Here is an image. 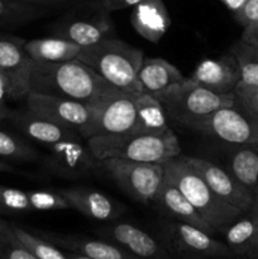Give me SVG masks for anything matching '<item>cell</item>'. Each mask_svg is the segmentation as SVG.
<instances>
[{
	"instance_id": "11",
	"label": "cell",
	"mask_w": 258,
	"mask_h": 259,
	"mask_svg": "<svg viewBox=\"0 0 258 259\" xmlns=\"http://www.w3.org/2000/svg\"><path fill=\"white\" fill-rule=\"evenodd\" d=\"M27 109L39 115L63 124L88 138L94 118V108L78 101L56 96L29 93L25 98Z\"/></svg>"
},
{
	"instance_id": "44",
	"label": "cell",
	"mask_w": 258,
	"mask_h": 259,
	"mask_svg": "<svg viewBox=\"0 0 258 259\" xmlns=\"http://www.w3.org/2000/svg\"><path fill=\"white\" fill-rule=\"evenodd\" d=\"M257 197H258V195H257ZM257 197H255V199H257Z\"/></svg>"
},
{
	"instance_id": "35",
	"label": "cell",
	"mask_w": 258,
	"mask_h": 259,
	"mask_svg": "<svg viewBox=\"0 0 258 259\" xmlns=\"http://www.w3.org/2000/svg\"><path fill=\"white\" fill-rule=\"evenodd\" d=\"M18 2H24L28 4L38 5V7L47 8V9H60V8H70L71 5L81 2V0H18Z\"/></svg>"
},
{
	"instance_id": "15",
	"label": "cell",
	"mask_w": 258,
	"mask_h": 259,
	"mask_svg": "<svg viewBox=\"0 0 258 259\" xmlns=\"http://www.w3.org/2000/svg\"><path fill=\"white\" fill-rule=\"evenodd\" d=\"M96 233L139 259H171L163 243L129 223H113L99 228Z\"/></svg>"
},
{
	"instance_id": "6",
	"label": "cell",
	"mask_w": 258,
	"mask_h": 259,
	"mask_svg": "<svg viewBox=\"0 0 258 259\" xmlns=\"http://www.w3.org/2000/svg\"><path fill=\"white\" fill-rule=\"evenodd\" d=\"M164 109L166 116L175 123L190 128L219 109L234 104V93L219 95L187 80L154 96Z\"/></svg>"
},
{
	"instance_id": "36",
	"label": "cell",
	"mask_w": 258,
	"mask_h": 259,
	"mask_svg": "<svg viewBox=\"0 0 258 259\" xmlns=\"http://www.w3.org/2000/svg\"><path fill=\"white\" fill-rule=\"evenodd\" d=\"M99 4L106 9L108 12L113 13L115 10L126 9V8H133L137 4L142 3L143 0H98Z\"/></svg>"
},
{
	"instance_id": "4",
	"label": "cell",
	"mask_w": 258,
	"mask_h": 259,
	"mask_svg": "<svg viewBox=\"0 0 258 259\" xmlns=\"http://www.w3.org/2000/svg\"><path fill=\"white\" fill-rule=\"evenodd\" d=\"M143 52L118 38L82 47L77 60L95 71L118 90L141 94L137 73L143 61Z\"/></svg>"
},
{
	"instance_id": "27",
	"label": "cell",
	"mask_w": 258,
	"mask_h": 259,
	"mask_svg": "<svg viewBox=\"0 0 258 259\" xmlns=\"http://www.w3.org/2000/svg\"><path fill=\"white\" fill-rule=\"evenodd\" d=\"M137 123L133 134H163L169 131L166 113L158 99L148 94H137Z\"/></svg>"
},
{
	"instance_id": "40",
	"label": "cell",
	"mask_w": 258,
	"mask_h": 259,
	"mask_svg": "<svg viewBox=\"0 0 258 259\" xmlns=\"http://www.w3.org/2000/svg\"><path fill=\"white\" fill-rule=\"evenodd\" d=\"M247 258L248 259H258V232H257V234H255L254 242H253V245H252V248H250L249 253H248Z\"/></svg>"
},
{
	"instance_id": "18",
	"label": "cell",
	"mask_w": 258,
	"mask_h": 259,
	"mask_svg": "<svg viewBox=\"0 0 258 259\" xmlns=\"http://www.w3.org/2000/svg\"><path fill=\"white\" fill-rule=\"evenodd\" d=\"M70 209L58 191L37 190L23 191L0 185V212L20 214L30 211H55Z\"/></svg>"
},
{
	"instance_id": "25",
	"label": "cell",
	"mask_w": 258,
	"mask_h": 259,
	"mask_svg": "<svg viewBox=\"0 0 258 259\" xmlns=\"http://www.w3.org/2000/svg\"><path fill=\"white\" fill-rule=\"evenodd\" d=\"M227 171L254 197L258 195V146H233Z\"/></svg>"
},
{
	"instance_id": "45",
	"label": "cell",
	"mask_w": 258,
	"mask_h": 259,
	"mask_svg": "<svg viewBox=\"0 0 258 259\" xmlns=\"http://www.w3.org/2000/svg\"><path fill=\"white\" fill-rule=\"evenodd\" d=\"M255 200H258V197H257V199H255Z\"/></svg>"
},
{
	"instance_id": "17",
	"label": "cell",
	"mask_w": 258,
	"mask_h": 259,
	"mask_svg": "<svg viewBox=\"0 0 258 259\" xmlns=\"http://www.w3.org/2000/svg\"><path fill=\"white\" fill-rule=\"evenodd\" d=\"M57 191L67 201L70 209L76 210L88 219L113 222L124 211L120 204L98 190L77 186L58 189Z\"/></svg>"
},
{
	"instance_id": "34",
	"label": "cell",
	"mask_w": 258,
	"mask_h": 259,
	"mask_svg": "<svg viewBox=\"0 0 258 259\" xmlns=\"http://www.w3.org/2000/svg\"><path fill=\"white\" fill-rule=\"evenodd\" d=\"M234 18L243 28L258 22V0H247L244 7L235 13Z\"/></svg>"
},
{
	"instance_id": "5",
	"label": "cell",
	"mask_w": 258,
	"mask_h": 259,
	"mask_svg": "<svg viewBox=\"0 0 258 259\" xmlns=\"http://www.w3.org/2000/svg\"><path fill=\"white\" fill-rule=\"evenodd\" d=\"M51 33L81 47H89L115 38V27L111 13L98 0H81L51 25Z\"/></svg>"
},
{
	"instance_id": "12",
	"label": "cell",
	"mask_w": 258,
	"mask_h": 259,
	"mask_svg": "<svg viewBox=\"0 0 258 259\" xmlns=\"http://www.w3.org/2000/svg\"><path fill=\"white\" fill-rule=\"evenodd\" d=\"M47 147L46 167L57 176L80 179L99 167V161L93 156L88 144L85 146L80 138L66 139Z\"/></svg>"
},
{
	"instance_id": "14",
	"label": "cell",
	"mask_w": 258,
	"mask_h": 259,
	"mask_svg": "<svg viewBox=\"0 0 258 259\" xmlns=\"http://www.w3.org/2000/svg\"><path fill=\"white\" fill-rule=\"evenodd\" d=\"M25 39L0 33V72L12 85L10 99L27 98L29 94V76L33 60L24 50Z\"/></svg>"
},
{
	"instance_id": "41",
	"label": "cell",
	"mask_w": 258,
	"mask_h": 259,
	"mask_svg": "<svg viewBox=\"0 0 258 259\" xmlns=\"http://www.w3.org/2000/svg\"><path fill=\"white\" fill-rule=\"evenodd\" d=\"M10 115H12V111L0 100V120H3V119H9Z\"/></svg>"
},
{
	"instance_id": "21",
	"label": "cell",
	"mask_w": 258,
	"mask_h": 259,
	"mask_svg": "<svg viewBox=\"0 0 258 259\" xmlns=\"http://www.w3.org/2000/svg\"><path fill=\"white\" fill-rule=\"evenodd\" d=\"M42 238L53 243L61 249L78 253V254L93 259H139L108 240L90 239V238L80 237V235L56 234V233L46 232L42 233Z\"/></svg>"
},
{
	"instance_id": "31",
	"label": "cell",
	"mask_w": 258,
	"mask_h": 259,
	"mask_svg": "<svg viewBox=\"0 0 258 259\" xmlns=\"http://www.w3.org/2000/svg\"><path fill=\"white\" fill-rule=\"evenodd\" d=\"M10 225H12L13 232L17 235L18 239L38 259H68L67 254L63 253L61 248H58L53 243L48 242L45 238L37 237V235L32 234L28 230L23 229L15 224Z\"/></svg>"
},
{
	"instance_id": "3",
	"label": "cell",
	"mask_w": 258,
	"mask_h": 259,
	"mask_svg": "<svg viewBox=\"0 0 258 259\" xmlns=\"http://www.w3.org/2000/svg\"><path fill=\"white\" fill-rule=\"evenodd\" d=\"M164 180L176 186L205 222L217 233L224 230L244 211L223 201L190 166L186 156H177L163 164Z\"/></svg>"
},
{
	"instance_id": "19",
	"label": "cell",
	"mask_w": 258,
	"mask_h": 259,
	"mask_svg": "<svg viewBox=\"0 0 258 259\" xmlns=\"http://www.w3.org/2000/svg\"><path fill=\"white\" fill-rule=\"evenodd\" d=\"M9 119L23 136L46 146H51L66 139L81 138V134L75 129L33 113L29 109L12 113Z\"/></svg>"
},
{
	"instance_id": "37",
	"label": "cell",
	"mask_w": 258,
	"mask_h": 259,
	"mask_svg": "<svg viewBox=\"0 0 258 259\" xmlns=\"http://www.w3.org/2000/svg\"><path fill=\"white\" fill-rule=\"evenodd\" d=\"M240 39L258 47V22L252 23V24L244 27Z\"/></svg>"
},
{
	"instance_id": "24",
	"label": "cell",
	"mask_w": 258,
	"mask_h": 259,
	"mask_svg": "<svg viewBox=\"0 0 258 259\" xmlns=\"http://www.w3.org/2000/svg\"><path fill=\"white\" fill-rule=\"evenodd\" d=\"M24 50L34 62H68L77 60L82 47L65 38L50 35L25 40Z\"/></svg>"
},
{
	"instance_id": "20",
	"label": "cell",
	"mask_w": 258,
	"mask_h": 259,
	"mask_svg": "<svg viewBox=\"0 0 258 259\" xmlns=\"http://www.w3.org/2000/svg\"><path fill=\"white\" fill-rule=\"evenodd\" d=\"M153 202L156 204L159 212H162L164 217L169 218V220L192 225L210 235H214L217 233L205 222L204 218L192 206L191 202L184 196V194L166 180L157 192V196Z\"/></svg>"
},
{
	"instance_id": "39",
	"label": "cell",
	"mask_w": 258,
	"mask_h": 259,
	"mask_svg": "<svg viewBox=\"0 0 258 259\" xmlns=\"http://www.w3.org/2000/svg\"><path fill=\"white\" fill-rule=\"evenodd\" d=\"M222 3L233 13V14H235V13H238L243 7H244L247 0H222Z\"/></svg>"
},
{
	"instance_id": "8",
	"label": "cell",
	"mask_w": 258,
	"mask_h": 259,
	"mask_svg": "<svg viewBox=\"0 0 258 259\" xmlns=\"http://www.w3.org/2000/svg\"><path fill=\"white\" fill-rule=\"evenodd\" d=\"M189 129L230 146H258V115L235 101L232 106L214 111Z\"/></svg>"
},
{
	"instance_id": "2",
	"label": "cell",
	"mask_w": 258,
	"mask_h": 259,
	"mask_svg": "<svg viewBox=\"0 0 258 259\" xmlns=\"http://www.w3.org/2000/svg\"><path fill=\"white\" fill-rule=\"evenodd\" d=\"M86 142L98 161L119 158L164 164L181 154L179 139L171 129L163 134L93 136L86 139Z\"/></svg>"
},
{
	"instance_id": "30",
	"label": "cell",
	"mask_w": 258,
	"mask_h": 259,
	"mask_svg": "<svg viewBox=\"0 0 258 259\" xmlns=\"http://www.w3.org/2000/svg\"><path fill=\"white\" fill-rule=\"evenodd\" d=\"M0 158L4 161L27 163L35 161L38 153L24 139L0 129Z\"/></svg>"
},
{
	"instance_id": "33",
	"label": "cell",
	"mask_w": 258,
	"mask_h": 259,
	"mask_svg": "<svg viewBox=\"0 0 258 259\" xmlns=\"http://www.w3.org/2000/svg\"><path fill=\"white\" fill-rule=\"evenodd\" d=\"M234 101L258 115V86L239 82L234 90Z\"/></svg>"
},
{
	"instance_id": "43",
	"label": "cell",
	"mask_w": 258,
	"mask_h": 259,
	"mask_svg": "<svg viewBox=\"0 0 258 259\" xmlns=\"http://www.w3.org/2000/svg\"><path fill=\"white\" fill-rule=\"evenodd\" d=\"M67 257L68 259H93V258L86 257V255L78 254V253H72V252H67Z\"/></svg>"
},
{
	"instance_id": "7",
	"label": "cell",
	"mask_w": 258,
	"mask_h": 259,
	"mask_svg": "<svg viewBox=\"0 0 258 259\" xmlns=\"http://www.w3.org/2000/svg\"><path fill=\"white\" fill-rule=\"evenodd\" d=\"M99 167L121 191L144 205L154 201L164 181L163 164L106 158L99 161Z\"/></svg>"
},
{
	"instance_id": "16",
	"label": "cell",
	"mask_w": 258,
	"mask_h": 259,
	"mask_svg": "<svg viewBox=\"0 0 258 259\" xmlns=\"http://www.w3.org/2000/svg\"><path fill=\"white\" fill-rule=\"evenodd\" d=\"M187 80L214 94L229 95L240 82L239 66L229 51L218 58L201 61Z\"/></svg>"
},
{
	"instance_id": "13",
	"label": "cell",
	"mask_w": 258,
	"mask_h": 259,
	"mask_svg": "<svg viewBox=\"0 0 258 259\" xmlns=\"http://www.w3.org/2000/svg\"><path fill=\"white\" fill-rule=\"evenodd\" d=\"M190 166L200 175L205 184L223 201L232 206L248 211L254 205L255 197L243 187L229 172L223 167L212 163L206 158L200 157H186Z\"/></svg>"
},
{
	"instance_id": "10",
	"label": "cell",
	"mask_w": 258,
	"mask_h": 259,
	"mask_svg": "<svg viewBox=\"0 0 258 259\" xmlns=\"http://www.w3.org/2000/svg\"><path fill=\"white\" fill-rule=\"evenodd\" d=\"M136 96L137 94L120 91L93 106L94 118L88 138L93 136L133 134L137 123Z\"/></svg>"
},
{
	"instance_id": "22",
	"label": "cell",
	"mask_w": 258,
	"mask_h": 259,
	"mask_svg": "<svg viewBox=\"0 0 258 259\" xmlns=\"http://www.w3.org/2000/svg\"><path fill=\"white\" fill-rule=\"evenodd\" d=\"M131 24L146 40L159 43L171 27V18L162 0H143L133 7Z\"/></svg>"
},
{
	"instance_id": "26",
	"label": "cell",
	"mask_w": 258,
	"mask_h": 259,
	"mask_svg": "<svg viewBox=\"0 0 258 259\" xmlns=\"http://www.w3.org/2000/svg\"><path fill=\"white\" fill-rule=\"evenodd\" d=\"M258 232V200L248 211H244L237 220L224 230L225 244L233 255L247 257Z\"/></svg>"
},
{
	"instance_id": "1",
	"label": "cell",
	"mask_w": 258,
	"mask_h": 259,
	"mask_svg": "<svg viewBox=\"0 0 258 259\" xmlns=\"http://www.w3.org/2000/svg\"><path fill=\"white\" fill-rule=\"evenodd\" d=\"M29 93L56 96L96 106L120 93L78 60L68 62H34L29 76Z\"/></svg>"
},
{
	"instance_id": "32",
	"label": "cell",
	"mask_w": 258,
	"mask_h": 259,
	"mask_svg": "<svg viewBox=\"0 0 258 259\" xmlns=\"http://www.w3.org/2000/svg\"><path fill=\"white\" fill-rule=\"evenodd\" d=\"M0 259H38L18 239L10 223L0 220Z\"/></svg>"
},
{
	"instance_id": "23",
	"label": "cell",
	"mask_w": 258,
	"mask_h": 259,
	"mask_svg": "<svg viewBox=\"0 0 258 259\" xmlns=\"http://www.w3.org/2000/svg\"><path fill=\"white\" fill-rule=\"evenodd\" d=\"M141 93L157 96L174 86L185 82L186 77L181 71L161 57L143 58L137 73Z\"/></svg>"
},
{
	"instance_id": "28",
	"label": "cell",
	"mask_w": 258,
	"mask_h": 259,
	"mask_svg": "<svg viewBox=\"0 0 258 259\" xmlns=\"http://www.w3.org/2000/svg\"><path fill=\"white\" fill-rule=\"evenodd\" d=\"M51 9L18 0H0V27L14 28L50 14Z\"/></svg>"
},
{
	"instance_id": "29",
	"label": "cell",
	"mask_w": 258,
	"mask_h": 259,
	"mask_svg": "<svg viewBox=\"0 0 258 259\" xmlns=\"http://www.w3.org/2000/svg\"><path fill=\"white\" fill-rule=\"evenodd\" d=\"M240 71V82L258 86V47L239 39L230 47Z\"/></svg>"
},
{
	"instance_id": "9",
	"label": "cell",
	"mask_w": 258,
	"mask_h": 259,
	"mask_svg": "<svg viewBox=\"0 0 258 259\" xmlns=\"http://www.w3.org/2000/svg\"><path fill=\"white\" fill-rule=\"evenodd\" d=\"M162 243L167 250L186 259H209L232 257L233 253L225 243L212 235L185 223L169 222L161 225Z\"/></svg>"
},
{
	"instance_id": "42",
	"label": "cell",
	"mask_w": 258,
	"mask_h": 259,
	"mask_svg": "<svg viewBox=\"0 0 258 259\" xmlns=\"http://www.w3.org/2000/svg\"><path fill=\"white\" fill-rule=\"evenodd\" d=\"M0 172H15V168L0 159Z\"/></svg>"
},
{
	"instance_id": "38",
	"label": "cell",
	"mask_w": 258,
	"mask_h": 259,
	"mask_svg": "<svg viewBox=\"0 0 258 259\" xmlns=\"http://www.w3.org/2000/svg\"><path fill=\"white\" fill-rule=\"evenodd\" d=\"M10 94H12V85H10L9 78L4 73L0 72V100L3 99V96L10 98Z\"/></svg>"
}]
</instances>
